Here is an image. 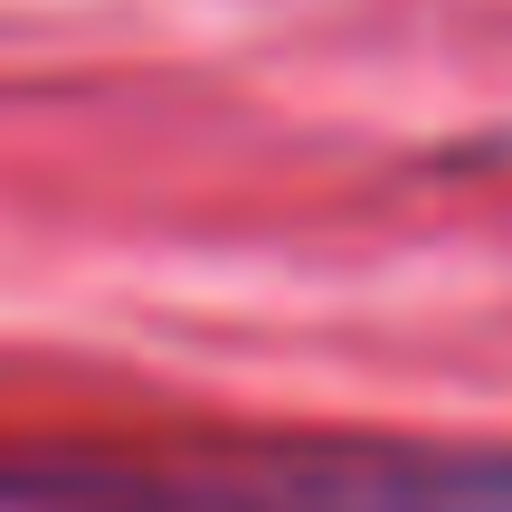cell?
I'll use <instances>...</instances> for the list:
<instances>
[{
  "mask_svg": "<svg viewBox=\"0 0 512 512\" xmlns=\"http://www.w3.org/2000/svg\"><path fill=\"white\" fill-rule=\"evenodd\" d=\"M0 512H512L503 446H275L219 465L19 456Z\"/></svg>",
  "mask_w": 512,
  "mask_h": 512,
  "instance_id": "1",
  "label": "cell"
}]
</instances>
